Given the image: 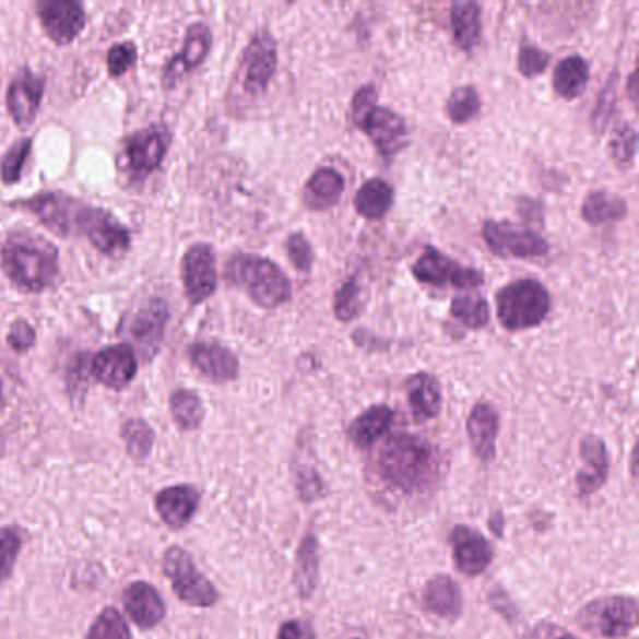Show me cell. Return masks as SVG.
<instances>
[{"label": "cell", "mask_w": 639, "mask_h": 639, "mask_svg": "<svg viewBox=\"0 0 639 639\" xmlns=\"http://www.w3.org/2000/svg\"><path fill=\"white\" fill-rule=\"evenodd\" d=\"M376 468L389 488L405 495L428 492L441 473L439 455L431 442L407 431L384 439L377 452Z\"/></svg>", "instance_id": "6da1fadb"}, {"label": "cell", "mask_w": 639, "mask_h": 639, "mask_svg": "<svg viewBox=\"0 0 639 639\" xmlns=\"http://www.w3.org/2000/svg\"><path fill=\"white\" fill-rule=\"evenodd\" d=\"M0 264L15 287L38 293L54 284L59 274V253L44 238L31 233H12L0 245Z\"/></svg>", "instance_id": "7a4b0ae2"}, {"label": "cell", "mask_w": 639, "mask_h": 639, "mask_svg": "<svg viewBox=\"0 0 639 639\" xmlns=\"http://www.w3.org/2000/svg\"><path fill=\"white\" fill-rule=\"evenodd\" d=\"M225 277L264 310H276L293 298L289 277L271 259L237 253L225 264Z\"/></svg>", "instance_id": "3957f363"}, {"label": "cell", "mask_w": 639, "mask_h": 639, "mask_svg": "<svg viewBox=\"0 0 639 639\" xmlns=\"http://www.w3.org/2000/svg\"><path fill=\"white\" fill-rule=\"evenodd\" d=\"M355 122L382 158H394L407 143L409 130L405 120L389 107L377 106V91L374 85H364L356 91L351 102Z\"/></svg>", "instance_id": "277c9868"}, {"label": "cell", "mask_w": 639, "mask_h": 639, "mask_svg": "<svg viewBox=\"0 0 639 639\" xmlns=\"http://www.w3.org/2000/svg\"><path fill=\"white\" fill-rule=\"evenodd\" d=\"M499 323L510 332L539 327L552 310V297L546 287L533 277L516 280L499 289L497 297Z\"/></svg>", "instance_id": "5b68a950"}, {"label": "cell", "mask_w": 639, "mask_h": 639, "mask_svg": "<svg viewBox=\"0 0 639 639\" xmlns=\"http://www.w3.org/2000/svg\"><path fill=\"white\" fill-rule=\"evenodd\" d=\"M638 623V602L634 596H602L589 602L578 613V626L587 634L602 638H623Z\"/></svg>", "instance_id": "8992f818"}, {"label": "cell", "mask_w": 639, "mask_h": 639, "mask_svg": "<svg viewBox=\"0 0 639 639\" xmlns=\"http://www.w3.org/2000/svg\"><path fill=\"white\" fill-rule=\"evenodd\" d=\"M14 206H21L25 211L33 212L49 232L60 237H75L85 232L88 209L86 204L75 199L62 196V193H40L27 201H17Z\"/></svg>", "instance_id": "52a82bcc"}, {"label": "cell", "mask_w": 639, "mask_h": 639, "mask_svg": "<svg viewBox=\"0 0 639 639\" xmlns=\"http://www.w3.org/2000/svg\"><path fill=\"white\" fill-rule=\"evenodd\" d=\"M164 572L171 580L173 591L190 606L211 607L218 602V591L199 572L190 554L173 546L164 555Z\"/></svg>", "instance_id": "ba28073f"}, {"label": "cell", "mask_w": 639, "mask_h": 639, "mask_svg": "<svg viewBox=\"0 0 639 639\" xmlns=\"http://www.w3.org/2000/svg\"><path fill=\"white\" fill-rule=\"evenodd\" d=\"M413 276L421 284L431 287H455V289H476L484 284V274L478 269L463 267L434 246L422 251L413 264Z\"/></svg>", "instance_id": "9c48e42d"}, {"label": "cell", "mask_w": 639, "mask_h": 639, "mask_svg": "<svg viewBox=\"0 0 639 639\" xmlns=\"http://www.w3.org/2000/svg\"><path fill=\"white\" fill-rule=\"evenodd\" d=\"M482 238L494 251L497 258L505 259H534L546 256L549 245L528 227L512 224V222H497L488 220L482 225Z\"/></svg>", "instance_id": "30bf717a"}, {"label": "cell", "mask_w": 639, "mask_h": 639, "mask_svg": "<svg viewBox=\"0 0 639 639\" xmlns=\"http://www.w3.org/2000/svg\"><path fill=\"white\" fill-rule=\"evenodd\" d=\"M277 68V46L274 36L267 28L253 34L250 44L246 46L240 64L242 88L248 96L258 98L267 93Z\"/></svg>", "instance_id": "8fae6325"}, {"label": "cell", "mask_w": 639, "mask_h": 639, "mask_svg": "<svg viewBox=\"0 0 639 639\" xmlns=\"http://www.w3.org/2000/svg\"><path fill=\"white\" fill-rule=\"evenodd\" d=\"M182 280L186 297L191 304H201L218 287L216 256L209 245H193L182 258Z\"/></svg>", "instance_id": "7c38bea8"}, {"label": "cell", "mask_w": 639, "mask_h": 639, "mask_svg": "<svg viewBox=\"0 0 639 639\" xmlns=\"http://www.w3.org/2000/svg\"><path fill=\"white\" fill-rule=\"evenodd\" d=\"M171 135L164 126H151L126 139L125 154L130 171L135 177H146L164 162Z\"/></svg>", "instance_id": "4fadbf2b"}, {"label": "cell", "mask_w": 639, "mask_h": 639, "mask_svg": "<svg viewBox=\"0 0 639 639\" xmlns=\"http://www.w3.org/2000/svg\"><path fill=\"white\" fill-rule=\"evenodd\" d=\"M450 546L455 568L465 576H481L494 560V547L488 539L468 525H455L450 533Z\"/></svg>", "instance_id": "5bb4252c"}, {"label": "cell", "mask_w": 639, "mask_h": 639, "mask_svg": "<svg viewBox=\"0 0 639 639\" xmlns=\"http://www.w3.org/2000/svg\"><path fill=\"white\" fill-rule=\"evenodd\" d=\"M47 36L60 46L70 44L85 27V10L75 0H47L38 7Z\"/></svg>", "instance_id": "9a60e30c"}, {"label": "cell", "mask_w": 639, "mask_h": 639, "mask_svg": "<svg viewBox=\"0 0 639 639\" xmlns=\"http://www.w3.org/2000/svg\"><path fill=\"white\" fill-rule=\"evenodd\" d=\"M46 91V80L31 72L21 70L14 81L8 86L7 107L15 125L25 128L33 125V120L40 109L42 98Z\"/></svg>", "instance_id": "2e32d148"}, {"label": "cell", "mask_w": 639, "mask_h": 639, "mask_svg": "<svg viewBox=\"0 0 639 639\" xmlns=\"http://www.w3.org/2000/svg\"><path fill=\"white\" fill-rule=\"evenodd\" d=\"M581 465L576 475V489L580 497H591L600 489L610 476V454L606 442L599 436H585L580 442Z\"/></svg>", "instance_id": "e0dca14e"}, {"label": "cell", "mask_w": 639, "mask_h": 639, "mask_svg": "<svg viewBox=\"0 0 639 639\" xmlns=\"http://www.w3.org/2000/svg\"><path fill=\"white\" fill-rule=\"evenodd\" d=\"M212 46V33L211 28L206 27L204 23H193L188 33H186L185 46L182 51L175 55L164 68V86L171 88L177 85V81L180 80V75H185L186 72H190L193 68L201 67L203 60L206 59V55L211 51Z\"/></svg>", "instance_id": "ac0fdd59"}, {"label": "cell", "mask_w": 639, "mask_h": 639, "mask_svg": "<svg viewBox=\"0 0 639 639\" xmlns=\"http://www.w3.org/2000/svg\"><path fill=\"white\" fill-rule=\"evenodd\" d=\"M138 374V358L130 345L119 343L93 358V376L109 389H125Z\"/></svg>", "instance_id": "d6986e66"}, {"label": "cell", "mask_w": 639, "mask_h": 639, "mask_svg": "<svg viewBox=\"0 0 639 639\" xmlns=\"http://www.w3.org/2000/svg\"><path fill=\"white\" fill-rule=\"evenodd\" d=\"M188 355H190L191 366L212 382L235 381L240 371L235 353L220 343H193Z\"/></svg>", "instance_id": "ffe728a7"}, {"label": "cell", "mask_w": 639, "mask_h": 639, "mask_svg": "<svg viewBox=\"0 0 639 639\" xmlns=\"http://www.w3.org/2000/svg\"><path fill=\"white\" fill-rule=\"evenodd\" d=\"M468 436L471 449L482 462H492L495 458L497 436H499V413L488 402L476 403L468 418Z\"/></svg>", "instance_id": "44dd1931"}, {"label": "cell", "mask_w": 639, "mask_h": 639, "mask_svg": "<svg viewBox=\"0 0 639 639\" xmlns=\"http://www.w3.org/2000/svg\"><path fill=\"white\" fill-rule=\"evenodd\" d=\"M169 321V306L162 298H152L146 303L130 324V336L138 343L145 355H154L164 338L165 327Z\"/></svg>", "instance_id": "7402d4cb"}, {"label": "cell", "mask_w": 639, "mask_h": 639, "mask_svg": "<svg viewBox=\"0 0 639 639\" xmlns=\"http://www.w3.org/2000/svg\"><path fill=\"white\" fill-rule=\"evenodd\" d=\"M85 237L98 248L102 253L117 258L130 248V233L125 225L104 209H93Z\"/></svg>", "instance_id": "603a6c76"}, {"label": "cell", "mask_w": 639, "mask_h": 639, "mask_svg": "<svg viewBox=\"0 0 639 639\" xmlns=\"http://www.w3.org/2000/svg\"><path fill=\"white\" fill-rule=\"evenodd\" d=\"M407 402L416 422H428L441 413V382L436 376L418 371L407 379Z\"/></svg>", "instance_id": "cb8c5ba5"}, {"label": "cell", "mask_w": 639, "mask_h": 639, "mask_svg": "<svg viewBox=\"0 0 639 639\" xmlns=\"http://www.w3.org/2000/svg\"><path fill=\"white\" fill-rule=\"evenodd\" d=\"M422 607L439 619L455 620L462 613V593L450 576H436L422 591Z\"/></svg>", "instance_id": "d4e9b609"}, {"label": "cell", "mask_w": 639, "mask_h": 639, "mask_svg": "<svg viewBox=\"0 0 639 639\" xmlns=\"http://www.w3.org/2000/svg\"><path fill=\"white\" fill-rule=\"evenodd\" d=\"M125 606L133 623L141 628H152L164 619V600L158 591L145 581H135L126 589Z\"/></svg>", "instance_id": "484cf974"}, {"label": "cell", "mask_w": 639, "mask_h": 639, "mask_svg": "<svg viewBox=\"0 0 639 639\" xmlns=\"http://www.w3.org/2000/svg\"><path fill=\"white\" fill-rule=\"evenodd\" d=\"M199 507V492L193 486H173L159 492L156 510L159 518L173 529L185 528L190 523Z\"/></svg>", "instance_id": "4316f807"}, {"label": "cell", "mask_w": 639, "mask_h": 639, "mask_svg": "<svg viewBox=\"0 0 639 639\" xmlns=\"http://www.w3.org/2000/svg\"><path fill=\"white\" fill-rule=\"evenodd\" d=\"M395 413L387 405H374L366 409L363 415L356 416L347 428L350 441L355 445L356 449H369L381 439L390 426L394 424Z\"/></svg>", "instance_id": "83f0119b"}, {"label": "cell", "mask_w": 639, "mask_h": 639, "mask_svg": "<svg viewBox=\"0 0 639 639\" xmlns=\"http://www.w3.org/2000/svg\"><path fill=\"white\" fill-rule=\"evenodd\" d=\"M345 191V180L342 175L332 167L317 169L304 188V203L311 211H327L342 199Z\"/></svg>", "instance_id": "f1b7e54d"}, {"label": "cell", "mask_w": 639, "mask_h": 639, "mask_svg": "<svg viewBox=\"0 0 639 639\" xmlns=\"http://www.w3.org/2000/svg\"><path fill=\"white\" fill-rule=\"evenodd\" d=\"M319 583V542L316 534L308 531L297 552V563L293 572V585L300 599H310Z\"/></svg>", "instance_id": "f546056e"}, {"label": "cell", "mask_w": 639, "mask_h": 639, "mask_svg": "<svg viewBox=\"0 0 639 639\" xmlns=\"http://www.w3.org/2000/svg\"><path fill=\"white\" fill-rule=\"evenodd\" d=\"M450 25L455 46L463 51H473L482 38L481 4L476 2H454L450 10Z\"/></svg>", "instance_id": "4dcf8cb0"}, {"label": "cell", "mask_w": 639, "mask_h": 639, "mask_svg": "<svg viewBox=\"0 0 639 639\" xmlns=\"http://www.w3.org/2000/svg\"><path fill=\"white\" fill-rule=\"evenodd\" d=\"M591 67L581 55L560 60L554 70V91L563 99H576L585 93Z\"/></svg>", "instance_id": "1f68e13d"}, {"label": "cell", "mask_w": 639, "mask_h": 639, "mask_svg": "<svg viewBox=\"0 0 639 639\" xmlns=\"http://www.w3.org/2000/svg\"><path fill=\"white\" fill-rule=\"evenodd\" d=\"M394 204V190L382 178H371L356 191L355 209L363 218L382 220Z\"/></svg>", "instance_id": "d6a6232c"}, {"label": "cell", "mask_w": 639, "mask_h": 639, "mask_svg": "<svg viewBox=\"0 0 639 639\" xmlns=\"http://www.w3.org/2000/svg\"><path fill=\"white\" fill-rule=\"evenodd\" d=\"M628 212V203L619 196H613L607 191H591L581 204V216L587 224L602 225L610 222H619Z\"/></svg>", "instance_id": "836d02e7"}, {"label": "cell", "mask_w": 639, "mask_h": 639, "mask_svg": "<svg viewBox=\"0 0 639 639\" xmlns=\"http://www.w3.org/2000/svg\"><path fill=\"white\" fill-rule=\"evenodd\" d=\"M450 313L468 329H484L489 323V306L478 293H463L452 298Z\"/></svg>", "instance_id": "e575fe53"}, {"label": "cell", "mask_w": 639, "mask_h": 639, "mask_svg": "<svg viewBox=\"0 0 639 639\" xmlns=\"http://www.w3.org/2000/svg\"><path fill=\"white\" fill-rule=\"evenodd\" d=\"M171 415L180 429H196L203 422L204 409L196 392L177 390L171 395Z\"/></svg>", "instance_id": "d590c367"}, {"label": "cell", "mask_w": 639, "mask_h": 639, "mask_svg": "<svg viewBox=\"0 0 639 639\" xmlns=\"http://www.w3.org/2000/svg\"><path fill=\"white\" fill-rule=\"evenodd\" d=\"M481 96L473 85H463L454 88L447 102V115L454 125H468L481 113Z\"/></svg>", "instance_id": "8d00e7d4"}, {"label": "cell", "mask_w": 639, "mask_h": 639, "mask_svg": "<svg viewBox=\"0 0 639 639\" xmlns=\"http://www.w3.org/2000/svg\"><path fill=\"white\" fill-rule=\"evenodd\" d=\"M363 287L358 285L356 277L353 276L336 291V297H334V316H336L338 321L350 323L355 317H358V313L363 310Z\"/></svg>", "instance_id": "74e56055"}, {"label": "cell", "mask_w": 639, "mask_h": 639, "mask_svg": "<svg viewBox=\"0 0 639 639\" xmlns=\"http://www.w3.org/2000/svg\"><path fill=\"white\" fill-rule=\"evenodd\" d=\"M86 639H132L125 617L115 607H106L94 620Z\"/></svg>", "instance_id": "f35d334b"}, {"label": "cell", "mask_w": 639, "mask_h": 639, "mask_svg": "<svg viewBox=\"0 0 639 639\" xmlns=\"http://www.w3.org/2000/svg\"><path fill=\"white\" fill-rule=\"evenodd\" d=\"M33 149V139H21L10 146V151L0 159V178L4 185L20 182L23 167L27 164L28 154Z\"/></svg>", "instance_id": "ab89813d"}, {"label": "cell", "mask_w": 639, "mask_h": 639, "mask_svg": "<svg viewBox=\"0 0 639 639\" xmlns=\"http://www.w3.org/2000/svg\"><path fill=\"white\" fill-rule=\"evenodd\" d=\"M636 146H638V135L632 126H619L610 141V154L619 169H630L636 158Z\"/></svg>", "instance_id": "60d3db41"}, {"label": "cell", "mask_w": 639, "mask_h": 639, "mask_svg": "<svg viewBox=\"0 0 639 639\" xmlns=\"http://www.w3.org/2000/svg\"><path fill=\"white\" fill-rule=\"evenodd\" d=\"M617 73H613L612 78L607 80L604 91L600 93L599 102L594 106L593 115H591V125H593V132L602 133L606 130L607 122L612 120L615 106H617Z\"/></svg>", "instance_id": "b9f144b4"}, {"label": "cell", "mask_w": 639, "mask_h": 639, "mask_svg": "<svg viewBox=\"0 0 639 639\" xmlns=\"http://www.w3.org/2000/svg\"><path fill=\"white\" fill-rule=\"evenodd\" d=\"M122 437H125L128 452L135 458V460H143L149 455L154 442V434L152 429L146 426L143 421H128L122 428Z\"/></svg>", "instance_id": "7bdbcfd3"}, {"label": "cell", "mask_w": 639, "mask_h": 639, "mask_svg": "<svg viewBox=\"0 0 639 639\" xmlns=\"http://www.w3.org/2000/svg\"><path fill=\"white\" fill-rule=\"evenodd\" d=\"M23 539L15 528L0 529V583L14 572L15 560L20 555Z\"/></svg>", "instance_id": "ee69618b"}, {"label": "cell", "mask_w": 639, "mask_h": 639, "mask_svg": "<svg viewBox=\"0 0 639 639\" xmlns=\"http://www.w3.org/2000/svg\"><path fill=\"white\" fill-rule=\"evenodd\" d=\"M295 486H297L298 497L303 501L311 502L321 499L324 495V482L313 468H297L293 473Z\"/></svg>", "instance_id": "f6af8a7d"}, {"label": "cell", "mask_w": 639, "mask_h": 639, "mask_svg": "<svg viewBox=\"0 0 639 639\" xmlns=\"http://www.w3.org/2000/svg\"><path fill=\"white\" fill-rule=\"evenodd\" d=\"M549 54L542 51L541 47L523 46L518 54V72L523 78H536L542 72H546L547 64H549Z\"/></svg>", "instance_id": "bcb514c9"}, {"label": "cell", "mask_w": 639, "mask_h": 639, "mask_svg": "<svg viewBox=\"0 0 639 639\" xmlns=\"http://www.w3.org/2000/svg\"><path fill=\"white\" fill-rule=\"evenodd\" d=\"M287 256L298 272H310L313 267V248L303 233H291L287 237Z\"/></svg>", "instance_id": "7dc6e473"}, {"label": "cell", "mask_w": 639, "mask_h": 639, "mask_svg": "<svg viewBox=\"0 0 639 639\" xmlns=\"http://www.w3.org/2000/svg\"><path fill=\"white\" fill-rule=\"evenodd\" d=\"M135 60H138V47L133 46L132 42L115 44L107 54V70L113 78H120L135 64Z\"/></svg>", "instance_id": "c3c4849f"}, {"label": "cell", "mask_w": 639, "mask_h": 639, "mask_svg": "<svg viewBox=\"0 0 639 639\" xmlns=\"http://www.w3.org/2000/svg\"><path fill=\"white\" fill-rule=\"evenodd\" d=\"M34 342H36V332L27 321L17 319L12 323L10 332H8V343L12 345V350L17 351V353H25V351L33 347Z\"/></svg>", "instance_id": "681fc988"}, {"label": "cell", "mask_w": 639, "mask_h": 639, "mask_svg": "<svg viewBox=\"0 0 639 639\" xmlns=\"http://www.w3.org/2000/svg\"><path fill=\"white\" fill-rule=\"evenodd\" d=\"M276 639H316V636H313V628L308 623L291 619L285 620L284 625L280 626Z\"/></svg>", "instance_id": "f907efd6"}, {"label": "cell", "mask_w": 639, "mask_h": 639, "mask_svg": "<svg viewBox=\"0 0 639 639\" xmlns=\"http://www.w3.org/2000/svg\"><path fill=\"white\" fill-rule=\"evenodd\" d=\"M636 81H638V73H630V78H628V96H630L632 104H638V86H636Z\"/></svg>", "instance_id": "816d5d0a"}, {"label": "cell", "mask_w": 639, "mask_h": 639, "mask_svg": "<svg viewBox=\"0 0 639 639\" xmlns=\"http://www.w3.org/2000/svg\"><path fill=\"white\" fill-rule=\"evenodd\" d=\"M502 523H505V520H502L501 514H495L494 518L488 521L489 528L494 529V533L497 534V536H501Z\"/></svg>", "instance_id": "f5cc1de1"}, {"label": "cell", "mask_w": 639, "mask_h": 639, "mask_svg": "<svg viewBox=\"0 0 639 639\" xmlns=\"http://www.w3.org/2000/svg\"><path fill=\"white\" fill-rule=\"evenodd\" d=\"M555 639H578V638H573V636H570V634H565V636H559V638H555Z\"/></svg>", "instance_id": "db71d44e"}, {"label": "cell", "mask_w": 639, "mask_h": 639, "mask_svg": "<svg viewBox=\"0 0 639 639\" xmlns=\"http://www.w3.org/2000/svg\"><path fill=\"white\" fill-rule=\"evenodd\" d=\"M0 403H2V384H0Z\"/></svg>", "instance_id": "11a10c76"}, {"label": "cell", "mask_w": 639, "mask_h": 639, "mask_svg": "<svg viewBox=\"0 0 639 639\" xmlns=\"http://www.w3.org/2000/svg\"><path fill=\"white\" fill-rule=\"evenodd\" d=\"M353 639H363V638H353Z\"/></svg>", "instance_id": "9f6ffc18"}]
</instances>
